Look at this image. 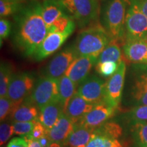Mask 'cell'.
I'll return each instance as SVG.
<instances>
[{
	"label": "cell",
	"instance_id": "1",
	"mask_svg": "<svg viewBox=\"0 0 147 147\" xmlns=\"http://www.w3.org/2000/svg\"><path fill=\"white\" fill-rule=\"evenodd\" d=\"M13 40L17 49L25 57H32L48 34L42 16L41 3L32 2L16 14Z\"/></svg>",
	"mask_w": 147,
	"mask_h": 147
},
{
	"label": "cell",
	"instance_id": "2",
	"mask_svg": "<svg viewBox=\"0 0 147 147\" xmlns=\"http://www.w3.org/2000/svg\"><path fill=\"white\" fill-rule=\"evenodd\" d=\"M127 0H108L100 12V23L111 40L124 44L125 42L126 5Z\"/></svg>",
	"mask_w": 147,
	"mask_h": 147
},
{
	"label": "cell",
	"instance_id": "3",
	"mask_svg": "<svg viewBox=\"0 0 147 147\" xmlns=\"http://www.w3.org/2000/svg\"><path fill=\"white\" fill-rule=\"evenodd\" d=\"M110 41V36L98 22L82 29L77 36L73 46L79 57L98 59Z\"/></svg>",
	"mask_w": 147,
	"mask_h": 147
},
{
	"label": "cell",
	"instance_id": "4",
	"mask_svg": "<svg viewBox=\"0 0 147 147\" xmlns=\"http://www.w3.org/2000/svg\"><path fill=\"white\" fill-rule=\"evenodd\" d=\"M80 28L98 23L101 6L99 0H61Z\"/></svg>",
	"mask_w": 147,
	"mask_h": 147
},
{
	"label": "cell",
	"instance_id": "5",
	"mask_svg": "<svg viewBox=\"0 0 147 147\" xmlns=\"http://www.w3.org/2000/svg\"><path fill=\"white\" fill-rule=\"evenodd\" d=\"M129 98L135 106L147 105V64L132 66Z\"/></svg>",
	"mask_w": 147,
	"mask_h": 147
},
{
	"label": "cell",
	"instance_id": "6",
	"mask_svg": "<svg viewBox=\"0 0 147 147\" xmlns=\"http://www.w3.org/2000/svg\"><path fill=\"white\" fill-rule=\"evenodd\" d=\"M126 40L147 39V16L134 5H129L125 16Z\"/></svg>",
	"mask_w": 147,
	"mask_h": 147
},
{
	"label": "cell",
	"instance_id": "7",
	"mask_svg": "<svg viewBox=\"0 0 147 147\" xmlns=\"http://www.w3.org/2000/svg\"><path fill=\"white\" fill-rule=\"evenodd\" d=\"M75 27L76 23L74 21L65 32L48 33L32 58L36 61H41L49 57L61 47L66 40L74 32Z\"/></svg>",
	"mask_w": 147,
	"mask_h": 147
},
{
	"label": "cell",
	"instance_id": "8",
	"mask_svg": "<svg viewBox=\"0 0 147 147\" xmlns=\"http://www.w3.org/2000/svg\"><path fill=\"white\" fill-rule=\"evenodd\" d=\"M32 100L38 106H42L59 100V79L44 76L38 79L31 95Z\"/></svg>",
	"mask_w": 147,
	"mask_h": 147
},
{
	"label": "cell",
	"instance_id": "9",
	"mask_svg": "<svg viewBox=\"0 0 147 147\" xmlns=\"http://www.w3.org/2000/svg\"><path fill=\"white\" fill-rule=\"evenodd\" d=\"M36 83V78L32 73L14 74L8 87L7 97L12 103H21L32 95Z\"/></svg>",
	"mask_w": 147,
	"mask_h": 147
},
{
	"label": "cell",
	"instance_id": "10",
	"mask_svg": "<svg viewBox=\"0 0 147 147\" xmlns=\"http://www.w3.org/2000/svg\"><path fill=\"white\" fill-rule=\"evenodd\" d=\"M125 74L126 63L123 60L119 64L117 71L106 82L104 101L115 108H118L122 98Z\"/></svg>",
	"mask_w": 147,
	"mask_h": 147
},
{
	"label": "cell",
	"instance_id": "11",
	"mask_svg": "<svg viewBox=\"0 0 147 147\" xmlns=\"http://www.w3.org/2000/svg\"><path fill=\"white\" fill-rule=\"evenodd\" d=\"M78 57L73 45L66 47L51 60L45 69V76L59 79L65 75L72 62Z\"/></svg>",
	"mask_w": 147,
	"mask_h": 147
},
{
	"label": "cell",
	"instance_id": "12",
	"mask_svg": "<svg viewBox=\"0 0 147 147\" xmlns=\"http://www.w3.org/2000/svg\"><path fill=\"white\" fill-rule=\"evenodd\" d=\"M106 82L96 75H91L78 85L76 93L92 104L104 101Z\"/></svg>",
	"mask_w": 147,
	"mask_h": 147
},
{
	"label": "cell",
	"instance_id": "13",
	"mask_svg": "<svg viewBox=\"0 0 147 147\" xmlns=\"http://www.w3.org/2000/svg\"><path fill=\"white\" fill-rule=\"evenodd\" d=\"M116 109L105 101H102L95 104L93 109L76 125L94 129L111 118L115 115Z\"/></svg>",
	"mask_w": 147,
	"mask_h": 147
},
{
	"label": "cell",
	"instance_id": "14",
	"mask_svg": "<svg viewBox=\"0 0 147 147\" xmlns=\"http://www.w3.org/2000/svg\"><path fill=\"white\" fill-rule=\"evenodd\" d=\"M97 58L91 57H78L72 62L65 75L69 77L78 87L89 76L90 71L96 65Z\"/></svg>",
	"mask_w": 147,
	"mask_h": 147
},
{
	"label": "cell",
	"instance_id": "15",
	"mask_svg": "<svg viewBox=\"0 0 147 147\" xmlns=\"http://www.w3.org/2000/svg\"><path fill=\"white\" fill-rule=\"evenodd\" d=\"M38 106L32 100L31 95L21 103H13V109L10 117L13 121L28 122L38 121Z\"/></svg>",
	"mask_w": 147,
	"mask_h": 147
},
{
	"label": "cell",
	"instance_id": "16",
	"mask_svg": "<svg viewBox=\"0 0 147 147\" xmlns=\"http://www.w3.org/2000/svg\"><path fill=\"white\" fill-rule=\"evenodd\" d=\"M124 56L134 64H147V39L126 40L123 45Z\"/></svg>",
	"mask_w": 147,
	"mask_h": 147
},
{
	"label": "cell",
	"instance_id": "17",
	"mask_svg": "<svg viewBox=\"0 0 147 147\" xmlns=\"http://www.w3.org/2000/svg\"><path fill=\"white\" fill-rule=\"evenodd\" d=\"M75 127L76 124L63 113L53 127L48 130L47 134L52 142L65 144Z\"/></svg>",
	"mask_w": 147,
	"mask_h": 147
},
{
	"label": "cell",
	"instance_id": "18",
	"mask_svg": "<svg viewBox=\"0 0 147 147\" xmlns=\"http://www.w3.org/2000/svg\"><path fill=\"white\" fill-rule=\"evenodd\" d=\"M95 104L87 102L76 93L69 101L65 113L75 124H77L93 109Z\"/></svg>",
	"mask_w": 147,
	"mask_h": 147
},
{
	"label": "cell",
	"instance_id": "19",
	"mask_svg": "<svg viewBox=\"0 0 147 147\" xmlns=\"http://www.w3.org/2000/svg\"><path fill=\"white\" fill-rule=\"evenodd\" d=\"M63 113V104L60 102V100L54 101L40 108L38 121L47 130H49L53 127L60 116Z\"/></svg>",
	"mask_w": 147,
	"mask_h": 147
},
{
	"label": "cell",
	"instance_id": "20",
	"mask_svg": "<svg viewBox=\"0 0 147 147\" xmlns=\"http://www.w3.org/2000/svg\"><path fill=\"white\" fill-rule=\"evenodd\" d=\"M41 8L42 18L48 29L60 17L69 14L61 0H44Z\"/></svg>",
	"mask_w": 147,
	"mask_h": 147
},
{
	"label": "cell",
	"instance_id": "21",
	"mask_svg": "<svg viewBox=\"0 0 147 147\" xmlns=\"http://www.w3.org/2000/svg\"><path fill=\"white\" fill-rule=\"evenodd\" d=\"M93 129L76 125L65 144L69 147H87L93 136Z\"/></svg>",
	"mask_w": 147,
	"mask_h": 147
},
{
	"label": "cell",
	"instance_id": "22",
	"mask_svg": "<svg viewBox=\"0 0 147 147\" xmlns=\"http://www.w3.org/2000/svg\"><path fill=\"white\" fill-rule=\"evenodd\" d=\"M78 86L65 75L59 79V100L63 104L65 113L66 108L68 105L69 101L75 93Z\"/></svg>",
	"mask_w": 147,
	"mask_h": 147
},
{
	"label": "cell",
	"instance_id": "23",
	"mask_svg": "<svg viewBox=\"0 0 147 147\" xmlns=\"http://www.w3.org/2000/svg\"><path fill=\"white\" fill-rule=\"evenodd\" d=\"M120 45L118 42L111 40L107 47L104 49L97 59V63L106 61H113L120 63L123 61Z\"/></svg>",
	"mask_w": 147,
	"mask_h": 147
},
{
	"label": "cell",
	"instance_id": "24",
	"mask_svg": "<svg viewBox=\"0 0 147 147\" xmlns=\"http://www.w3.org/2000/svg\"><path fill=\"white\" fill-rule=\"evenodd\" d=\"M123 134V129L117 123L110 121L106 122L102 125L93 129V134L110 138L113 139H119Z\"/></svg>",
	"mask_w": 147,
	"mask_h": 147
},
{
	"label": "cell",
	"instance_id": "25",
	"mask_svg": "<svg viewBox=\"0 0 147 147\" xmlns=\"http://www.w3.org/2000/svg\"><path fill=\"white\" fill-rule=\"evenodd\" d=\"M131 136L137 147H147V122L131 123Z\"/></svg>",
	"mask_w": 147,
	"mask_h": 147
},
{
	"label": "cell",
	"instance_id": "26",
	"mask_svg": "<svg viewBox=\"0 0 147 147\" xmlns=\"http://www.w3.org/2000/svg\"><path fill=\"white\" fill-rule=\"evenodd\" d=\"M12 67L6 62H1L0 66V97H6L13 74Z\"/></svg>",
	"mask_w": 147,
	"mask_h": 147
},
{
	"label": "cell",
	"instance_id": "27",
	"mask_svg": "<svg viewBox=\"0 0 147 147\" xmlns=\"http://www.w3.org/2000/svg\"><path fill=\"white\" fill-rule=\"evenodd\" d=\"M24 6V1L17 0H0V16L3 18L17 14Z\"/></svg>",
	"mask_w": 147,
	"mask_h": 147
},
{
	"label": "cell",
	"instance_id": "28",
	"mask_svg": "<svg viewBox=\"0 0 147 147\" xmlns=\"http://www.w3.org/2000/svg\"><path fill=\"white\" fill-rule=\"evenodd\" d=\"M87 147H123L118 139L93 134Z\"/></svg>",
	"mask_w": 147,
	"mask_h": 147
},
{
	"label": "cell",
	"instance_id": "29",
	"mask_svg": "<svg viewBox=\"0 0 147 147\" xmlns=\"http://www.w3.org/2000/svg\"><path fill=\"white\" fill-rule=\"evenodd\" d=\"M119 63L116 62L106 61L96 63L95 69L100 76L104 78H109L117 71Z\"/></svg>",
	"mask_w": 147,
	"mask_h": 147
},
{
	"label": "cell",
	"instance_id": "30",
	"mask_svg": "<svg viewBox=\"0 0 147 147\" xmlns=\"http://www.w3.org/2000/svg\"><path fill=\"white\" fill-rule=\"evenodd\" d=\"M127 116L131 123L140 121L147 122V105L135 106Z\"/></svg>",
	"mask_w": 147,
	"mask_h": 147
},
{
	"label": "cell",
	"instance_id": "31",
	"mask_svg": "<svg viewBox=\"0 0 147 147\" xmlns=\"http://www.w3.org/2000/svg\"><path fill=\"white\" fill-rule=\"evenodd\" d=\"M36 121H28V122H18L13 121L12 127L14 129V135L26 136L32 132Z\"/></svg>",
	"mask_w": 147,
	"mask_h": 147
},
{
	"label": "cell",
	"instance_id": "32",
	"mask_svg": "<svg viewBox=\"0 0 147 147\" xmlns=\"http://www.w3.org/2000/svg\"><path fill=\"white\" fill-rule=\"evenodd\" d=\"M13 109V103L8 97H0V121L2 123L10 116Z\"/></svg>",
	"mask_w": 147,
	"mask_h": 147
},
{
	"label": "cell",
	"instance_id": "33",
	"mask_svg": "<svg viewBox=\"0 0 147 147\" xmlns=\"http://www.w3.org/2000/svg\"><path fill=\"white\" fill-rule=\"evenodd\" d=\"M14 134V129L12 127V124L9 123L4 122L1 123L0 125V144L2 146L5 144L11 136Z\"/></svg>",
	"mask_w": 147,
	"mask_h": 147
},
{
	"label": "cell",
	"instance_id": "34",
	"mask_svg": "<svg viewBox=\"0 0 147 147\" xmlns=\"http://www.w3.org/2000/svg\"><path fill=\"white\" fill-rule=\"evenodd\" d=\"M11 30H12V24L10 22L5 18H1V20H0V42H1V47L2 45L3 40L7 39V38L10 36Z\"/></svg>",
	"mask_w": 147,
	"mask_h": 147
},
{
	"label": "cell",
	"instance_id": "35",
	"mask_svg": "<svg viewBox=\"0 0 147 147\" xmlns=\"http://www.w3.org/2000/svg\"><path fill=\"white\" fill-rule=\"evenodd\" d=\"M48 130L44 127L41 123L39 121H36L35 122V125L33 129L32 132L29 134V136L33 139L39 140L40 138H42L45 134H47Z\"/></svg>",
	"mask_w": 147,
	"mask_h": 147
},
{
	"label": "cell",
	"instance_id": "36",
	"mask_svg": "<svg viewBox=\"0 0 147 147\" xmlns=\"http://www.w3.org/2000/svg\"><path fill=\"white\" fill-rule=\"evenodd\" d=\"M7 147H28V142L23 137H16L11 140Z\"/></svg>",
	"mask_w": 147,
	"mask_h": 147
},
{
	"label": "cell",
	"instance_id": "37",
	"mask_svg": "<svg viewBox=\"0 0 147 147\" xmlns=\"http://www.w3.org/2000/svg\"><path fill=\"white\" fill-rule=\"evenodd\" d=\"M129 5L137 6L147 16V0H127Z\"/></svg>",
	"mask_w": 147,
	"mask_h": 147
},
{
	"label": "cell",
	"instance_id": "38",
	"mask_svg": "<svg viewBox=\"0 0 147 147\" xmlns=\"http://www.w3.org/2000/svg\"><path fill=\"white\" fill-rule=\"evenodd\" d=\"M27 140V142H28V147H42L40 145L39 140H38L33 139L32 138H30L29 136H22Z\"/></svg>",
	"mask_w": 147,
	"mask_h": 147
},
{
	"label": "cell",
	"instance_id": "39",
	"mask_svg": "<svg viewBox=\"0 0 147 147\" xmlns=\"http://www.w3.org/2000/svg\"><path fill=\"white\" fill-rule=\"evenodd\" d=\"M38 140H39V142L42 147H47L51 142H52V141L51 140L50 138L49 137L47 134H45V136H43L42 138H40Z\"/></svg>",
	"mask_w": 147,
	"mask_h": 147
},
{
	"label": "cell",
	"instance_id": "40",
	"mask_svg": "<svg viewBox=\"0 0 147 147\" xmlns=\"http://www.w3.org/2000/svg\"><path fill=\"white\" fill-rule=\"evenodd\" d=\"M47 147H64V146H63V144H61V143H58V142H52Z\"/></svg>",
	"mask_w": 147,
	"mask_h": 147
},
{
	"label": "cell",
	"instance_id": "41",
	"mask_svg": "<svg viewBox=\"0 0 147 147\" xmlns=\"http://www.w3.org/2000/svg\"><path fill=\"white\" fill-rule=\"evenodd\" d=\"M17 1H24L25 0H17Z\"/></svg>",
	"mask_w": 147,
	"mask_h": 147
}]
</instances>
